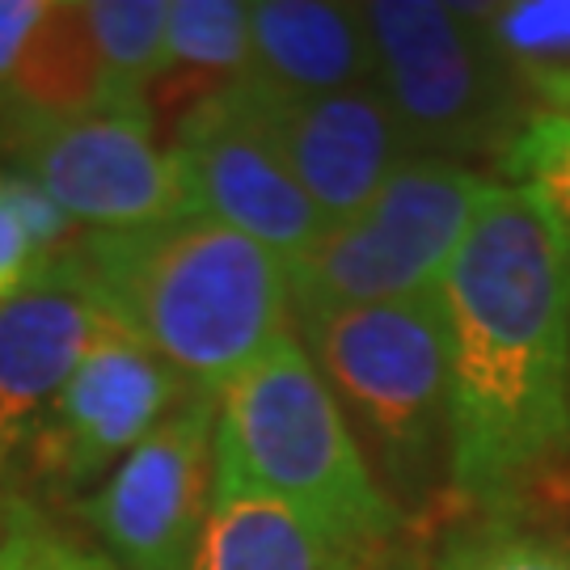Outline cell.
I'll list each match as a JSON object with an SVG mask.
<instances>
[{"label": "cell", "mask_w": 570, "mask_h": 570, "mask_svg": "<svg viewBox=\"0 0 570 570\" xmlns=\"http://www.w3.org/2000/svg\"><path fill=\"white\" fill-rule=\"evenodd\" d=\"M449 367V494L511 508L570 456V242L499 183L435 287Z\"/></svg>", "instance_id": "obj_1"}, {"label": "cell", "mask_w": 570, "mask_h": 570, "mask_svg": "<svg viewBox=\"0 0 570 570\" xmlns=\"http://www.w3.org/2000/svg\"><path fill=\"white\" fill-rule=\"evenodd\" d=\"M77 263L106 317L204 397H220L292 330L287 266L199 212L131 233H85Z\"/></svg>", "instance_id": "obj_2"}, {"label": "cell", "mask_w": 570, "mask_h": 570, "mask_svg": "<svg viewBox=\"0 0 570 570\" xmlns=\"http://www.w3.org/2000/svg\"><path fill=\"white\" fill-rule=\"evenodd\" d=\"M292 330L393 508L449 490V367L435 296L296 308Z\"/></svg>", "instance_id": "obj_3"}, {"label": "cell", "mask_w": 570, "mask_h": 570, "mask_svg": "<svg viewBox=\"0 0 570 570\" xmlns=\"http://www.w3.org/2000/svg\"><path fill=\"white\" fill-rule=\"evenodd\" d=\"M216 461L308 515L355 558L406 524L296 330L279 334L220 393Z\"/></svg>", "instance_id": "obj_4"}, {"label": "cell", "mask_w": 570, "mask_h": 570, "mask_svg": "<svg viewBox=\"0 0 570 570\" xmlns=\"http://www.w3.org/2000/svg\"><path fill=\"white\" fill-rule=\"evenodd\" d=\"M360 9L376 63L372 85L410 153L456 165L503 157L532 102L490 35V4L372 0Z\"/></svg>", "instance_id": "obj_5"}, {"label": "cell", "mask_w": 570, "mask_h": 570, "mask_svg": "<svg viewBox=\"0 0 570 570\" xmlns=\"http://www.w3.org/2000/svg\"><path fill=\"white\" fill-rule=\"evenodd\" d=\"M494 186L473 165L410 157L355 216L326 225L287 266L292 313L435 296Z\"/></svg>", "instance_id": "obj_6"}, {"label": "cell", "mask_w": 570, "mask_h": 570, "mask_svg": "<svg viewBox=\"0 0 570 570\" xmlns=\"http://www.w3.org/2000/svg\"><path fill=\"white\" fill-rule=\"evenodd\" d=\"M0 157L26 174L81 233H131L190 212L157 110L0 127Z\"/></svg>", "instance_id": "obj_7"}, {"label": "cell", "mask_w": 570, "mask_h": 570, "mask_svg": "<svg viewBox=\"0 0 570 570\" xmlns=\"http://www.w3.org/2000/svg\"><path fill=\"white\" fill-rule=\"evenodd\" d=\"M165 148L190 212L237 228L284 266L322 237V212L287 174L245 85H228L186 106Z\"/></svg>", "instance_id": "obj_8"}, {"label": "cell", "mask_w": 570, "mask_h": 570, "mask_svg": "<svg viewBox=\"0 0 570 570\" xmlns=\"http://www.w3.org/2000/svg\"><path fill=\"white\" fill-rule=\"evenodd\" d=\"M220 397L190 393L81 503L115 570H190L216 469Z\"/></svg>", "instance_id": "obj_9"}, {"label": "cell", "mask_w": 570, "mask_h": 570, "mask_svg": "<svg viewBox=\"0 0 570 570\" xmlns=\"http://www.w3.org/2000/svg\"><path fill=\"white\" fill-rule=\"evenodd\" d=\"M186 397L190 389L136 334L106 322L60 397L30 431V469L56 494L89 499Z\"/></svg>", "instance_id": "obj_10"}, {"label": "cell", "mask_w": 570, "mask_h": 570, "mask_svg": "<svg viewBox=\"0 0 570 570\" xmlns=\"http://www.w3.org/2000/svg\"><path fill=\"white\" fill-rule=\"evenodd\" d=\"M245 89L287 174L326 225L355 216L414 157L376 85L322 98H271L254 85Z\"/></svg>", "instance_id": "obj_11"}, {"label": "cell", "mask_w": 570, "mask_h": 570, "mask_svg": "<svg viewBox=\"0 0 570 570\" xmlns=\"http://www.w3.org/2000/svg\"><path fill=\"white\" fill-rule=\"evenodd\" d=\"M106 322L110 317L85 279L77 249L51 258L13 301L0 305V469L26 449L30 431L60 397Z\"/></svg>", "instance_id": "obj_12"}, {"label": "cell", "mask_w": 570, "mask_h": 570, "mask_svg": "<svg viewBox=\"0 0 570 570\" xmlns=\"http://www.w3.org/2000/svg\"><path fill=\"white\" fill-rule=\"evenodd\" d=\"M372 39L360 4L254 0L249 4V77L271 98H322L372 85Z\"/></svg>", "instance_id": "obj_13"}, {"label": "cell", "mask_w": 570, "mask_h": 570, "mask_svg": "<svg viewBox=\"0 0 570 570\" xmlns=\"http://www.w3.org/2000/svg\"><path fill=\"white\" fill-rule=\"evenodd\" d=\"M355 553L343 550L308 515L266 494L242 473L216 461L199 546L190 570H351Z\"/></svg>", "instance_id": "obj_14"}, {"label": "cell", "mask_w": 570, "mask_h": 570, "mask_svg": "<svg viewBox=\"0 0 570 570\" xmlns=\"http://www.w3.org/2000/svg\"><path fill=\"white\" fill-rule=\"evenodd\" d=\"M110 110L106 77L77 0H47L13 77L0 94V127L35 119H81Z\"/></svg>", "instance_id": "obj_15"}, {"label": "cell", "mask_w": 570, "mask_h": 570, "mask_svg": "<svg viewBox=\"0 0 570 570\" xmlns=\"http://www.w3.org/2000/svg\"><path fill=\"white\" fill-rule=\"evenodd\" d=\"M183 77L190 102L249 77V4L242 0H169L165 77ZM186 102V106H190Z\"/></svg>", "instance_id": "obj_16"}, {"label": "cell", "mask_w": 570, "mask_h": 570, "mask_svg": "<svg viewBox=\"0 0 570 570\" xmlns=\"http://www.w3.org/2000/svg\"><path fill=\"white\" fill-rule=\"evenodd\" d=\"M81 13L102 63L110 110H153V89L165 77L169 0H85Z\"/></svg>", "instance_id": "obj_17"}, {"label": "cell", "mask_w": 570, "mask_h": 570, "mask_svg": "<svg viewBox=\"0 0 570 570\" xmlns=\"http://www.w3.org/2000/svg\"><path fill=\"white\" fill-rule=\"evenodd\" d=\"M435 570H570V532L529 520L520 503L473 511L444 537Z\"/></svg>", "instance_id": "obj_18"}, {"label": "cell", "mask_w": 570, "mask_h": 570, "mask_svg": "<svg viewBox=\"0 0 570 570\" xmlns=\"http://www.w3.org/2000/svg\"><path fill=\"white\" fill-rule=\"evenodd\" d=\"M508 186L532 195L570 242V119L532 106L499 157Z\"/></svg>", "instance_id": "obj_19"}, {"label": "cell", "mask_w": 570, "mask_h": 570, "mask_svg": "<svg viewBox=\"0 0 570 570\" xmlns=\"http://www.w3.org/2000/svg\"><path fill=\"white\" fill-rule=\"evenodd\" d=\"M0 570H115V562L98 546L60 532L30 499L13 494L0 532Z\"/></svg>", "instance_id": "obj_20"}, {"label": "cell", "mask_w": 570, "mask_h": 570, "mask_svg": "<svg viewBox=\"0 0 570 570\" xmlns=\"http://www.w3.org/2000/svg\"><path fill=\"white\" fill-rule=\"evenodd\" d=\"M0 195H4V204L18 212V220L26 225L30 242L39 245L42 263L72 254V249H77V242L85 237L81 228L72 225L60 207L42 195L39 186L30 183L26 174H18V169H9V165L0 169Z\"/></svg>", "instance_id": "obj_21"}, {"label": "cell", "mask_w": 570, "mask_h": 570, "mask_svg": "<svg viewBox=\"0 0 570 570\" xmlns=\"http://www.w3.org/2000/svg\"><path fill=\"white\" fill-rule=\"evenodd\" d=\"M42 266L47 263H42L39 245L30 242V233L18 220V212L4 204V195H0V305L13 301Z\"/></svg>", "instance_id": "obj_22"}, {"label": "cell", "mask_w": 570, "mask_h": 570, "mask_svg": "<svg viewBox=\"0 0 570 570\" xmlns=\"http://www.w3.org/2000/svg\"><path fill=\"white\" fill-rule=\"evenodd\" d=\"M42 13H47V0H0V94L13 77L30 35L39 30Z\"/></svg>", "instance_id": "obj_23"}, {"label": "cell", "mask_w": 570, "mask_h": 570, "mask_svg": "<svg viewBox=\"0 0 570 570\" xmlns=\"http://www.w3.org/2000/svg\"><path fill=\"white\" fill-rule=\"evenodd\" d=\"M9 499H13V494H9V490H0V532H4V520H9Z\"/></svg>", "instance_id": "obj_24"}]
</instances>
